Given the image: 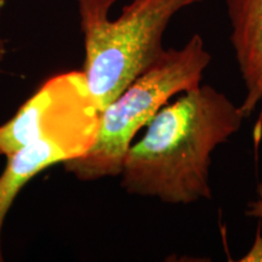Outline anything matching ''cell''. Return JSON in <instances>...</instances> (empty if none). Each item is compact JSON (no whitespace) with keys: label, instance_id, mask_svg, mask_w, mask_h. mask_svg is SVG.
Masks as SVG:
<instances>
[{"label":"cell","instance_id":"obj_1","mask_svg":"<svg viewBox=\"0 0 262 262\" xmlns=\"http://www.w3.org/2000/svg\"><path fill=\"white\" fill-rule=\"evenodd\" d=\"M245 118L241 104L211 85L183 93L156 114L142 139L127 149L119 175L123 189L166 204L210 201L212 155Z\"/></svg>","mask_w":262,"mask_h":262},{"label":"cell","instance_id":"obj_2","mask_svg":"<svg viewBox=\"0 0 262 262\" xmlns=\"http://www.w3.org/2000/svg\"><path fill=\"white\" fill-rule=\"evenodd\" d=\"M84 34L83 73L102 112L165 51L163 37L173 16L204 0H131L117 19L116 0H77Z\"/></svg>","mask_w":262,"mask_h":262},{"label":"cell","instance_id":"obj_3","mask_svg":"<svg viewBox=\"0 0 262 262\" xmlns=\"http://www.w3.org/2000/svg\"><path fill=\"white\" fill-rule=\"evenodd\" d=\"M210 62V52L199 34L192 35L181 49L164 51L103 108L93 146L79 158L64 162L66 171L84 182L119 176L136 134L170 98L199 86Z\"/></svg>","mask_w":262,"mask_h":262},{"label":"cell","instance_id":"obj_4","mask_svg":"<svg viewBox=\"0 0 262 262\" xmlns=\"http://www.w3.org/2000/svg\"><path fill=\"white\" fill-rule=\"evenodd\" d=\"M101 111L91 96L83 71L52 75L0 125V156L42 137L74 130H97Z\"/></svg>","mask_w":262,"mask_h":262},{"label":"cell","instance_id":"obj_5","mask_svg":"<svg viewBox=\"0 0 262 262\" xmlns=\"http://www.w3.org/2000/svg\"><path fill=\"white\" fill-rule=\"evenodd\" d=\"M96 130H74L42 137L6 157L0 175V262L3 258L2 234L4 222L19 192L35 176L55 164L79 158L93 146Z\"/></svg>","mask_w":262,"mask_h":262},{"label":"cell","instance_id":"obj_6","mask_svg":"<svg viewBox=\"0 0 262 262\" xmlns=\"http://www.w3.org/2000/svg\"><path fill=\"white\" fill-rule=\"evenodd\" d=\"M231 42L243 79L247 117L262 100V0H226Z\"/></svg>","mask_w":262,"mask_h":262},{"label":"cell","instance_id":"obj_7","mask_svg":"<svg viewBox=\"0 0 262 262\" xmlns=\"http://www.w3.org/2000/svg\"><path fill=\"white\" fill-rule=\"evenodd\" d=\"M239 261L242 262H261L262 261V220H260L258 229L255 235L254 244L251 245L250 250L244 255Z\"/></svg>","mask_w":262,"mask_h":262},{"label":"cell","instance_id":"obj_8","mask_svg":"<svg viewBox=\"0 0 262 262\" xmlns=\"http://www.w3.org/2000/svg\"><path fill=\"white\" fill-rule=\"evenodd\" d=\"M245 215L249 216V217L257 219L258 221L262 220V182L257 185L255 199L248 203Z\"/></svg>","mask_w":262,"mask_h":262},{"label":"cell","instance_id":"obj_9","mask_svg":"<svg viewBox=\"0 0 262 262\" xmlns=\"http://www.w3.org/2000/svg\"><path fill=\"white\" fill-rule=\"evenodd\" d=\"M0 14H2V4H0ZM6 41L0 37V62H3V60L5 58L6 55Z\"/></svg>","mask_w":262,"mask_h":262}]
</instances>
